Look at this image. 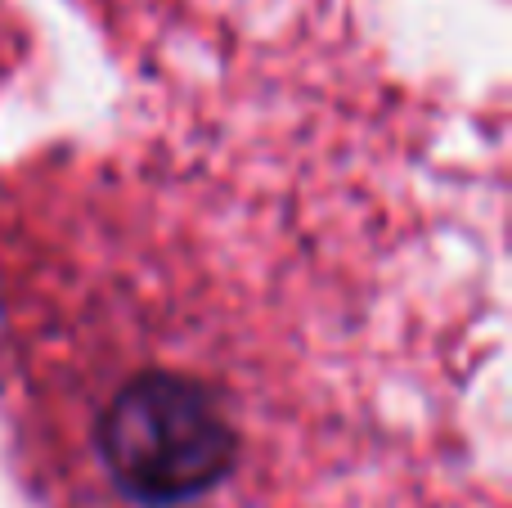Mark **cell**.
I'll return each instance as SVG.
<instances>
[{"label":"cell","mask_w":512,"mask_h":508,"mask_svg":"<svg viewBox=\"0 0 512 508\" xmlns=\"http://www.w3.org/2000/svg\"><path fill=\"white\" fill-rule=\"evenodd\" d=\"M95 441L117 491L149 508L207 495L230 477L239 455L225 405L212 387L167 369L131 378L104 405Z\"/></svg>","instance_id":"obj_1"}]
</instances>
